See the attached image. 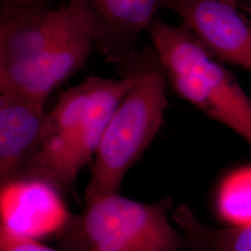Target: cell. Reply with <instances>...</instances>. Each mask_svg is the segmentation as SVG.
Here are the masks:
<instances>
[{
    "instance_id": "obj_1",
    "label": "cell",
    "mask_w": 251,
    "mask_h": 251,
    "mask_svg": "<svg viewBox=\"0 0 251 251\" xmlns=\"http://www.w3.org/2000/svg\"><path fill=\"white\" fill-rule=\"evenodd\" d=\"M147 33L174 92L251 146V99L224 63L184 24L173 26L155 18Z\"/></svg>"
},
{
    "instance_id": "obj_2",
    "label": "cell",
    "mask_w": 251,
    "mask_h": 251,
    "mask_svg": "<svg viewBox=\"0 0 251 251\" xmlns=\"http://www.w3.org/2000/svg\"><path fill=\"white\" fill-rule=\"evenodd\" d=\"M171 197L142 203L113 194L87 204L71 214L57 241L63 251H179L187 242L173 228Z\"/></svg>"
},
{
    "instance_id": "obj_3",
    "label": "cell",
    "mask_w": 251,
    "mask_h": 251,
    "mask_svg": "<svg viewBox=\"0 0 251 251\" xmlns=\"http://www.w3.org/2000/svg\"><path fill=\"white\" fill-rule=\"evenodd\" d=\"M168 81L150 49L144 73L109 120L94 154L86 204L118 194L123 179L161 128L169 105Z\"/></svg>"
},
{
    "instance_id": "obj_4",
    "label": "cell",
    "mask_w": 251,
    "mask_h": 251,
    "mask_svg": "<svg viewBox=\"0 0 251 251\" xmlns=\"http://www.w3.org/2000/svg\"><path fill=\"white\" fill-rule=\"evenodd\" d=\"M165 0H69L68 6L109 63L122 71L139 51L136 42L147 31Z\"/></svg>"
},
{
    "instance_id": "obj_5",
    "label": "cell",
    "mask_w": 251,
    "mask_h": 251,
    "mask_svg": "<svg viewBox=\"0 0 251 251\" xmlns=\"http://www.w3.org/2000/svg\"><path fill=\"white\" fill-rule=\"evenodd\" d=\"M199 42L222 63L251 73V19L235 0H165Z\"/></svg>"
},
{
    "instance_id": "obj_6",
    "label": "cell",
    "mask_w": 251,
    "mask_h": 251,
    "mask_svg": "<svg viewBox=\"0 0 251 251\" xmlns=\"http://www.w3.org/2000/svg\"><path fill=\"white\" fill-rule=\"evenodd\" d=\"M70 7L1 9L0 80L36 62L75 21Z\"/></svg>"
},
{
    "instance_id": "obj_7",
    "label": "cell",
    "mask_w": 251,
    "mask_h": 251,
    "mask_svg": "<svg viewBox=\"0 0 251 251\" xmlns=\"http://www.w3.org/2000/svg\"><path fill=\"white\" fill-rule=\"evenodd\" d=\"M93 46L89 32L76 18L35 63L0 80V92L45 103L54 90L83 67Z\"/></svg>"
},
{
    "instance_id": "obj_8",
    "label": "cell",
    "mask_w": 251,
    "mask_h": 251,
    "mask_svg": "<svg viewBox=\"0 0 251 251\" xmlns=\"http://www.w3.org/2000/svg\"><path fill=\"white\" fill-rule=\"evenodd\" d=\"M62 194L50 183L35 178L1 184V225L36 239L56 235L71 215Z\"/></svg>"
},
{
    "instance_id": "obj_9",
    "label": "cell",
    "mask_w": 251,
    "mask_h": 251,
    "mask_svg": "<svg viewBox=\"0 0 251 251\" xmlns=\"http://www.w3.org/2000/svg\"><path fill=\"white\" fill-rule=\"evenodd\" d=\"M45 103L0 92V183L18 179L35 156L48 113Z\"/></svg>"
},
{
    "instance_id": "obj_10",
    "label": "cell",
    "mask_w": 251,
    "mask_h": 251,
    "mask_svg": "<svg viewBox=\"0 0 251 251\" xmlns=\"http://www.w3.org/2000/svg\"><path fill=\"white\" fill-rule=\"evenodd\" d=\"M171 217L184 236L188 251H251V225L210 226L186 204L174 207Z\"/></svg>"
},
{
    "instance_id": "obj_11",
    "label": "cell",
    "mask_w": 251,
    "mask_h": 251,
    "mask_svg": "<svg viewBox=\"0 0 251 251\" xmlns=\"http://www.w3.org/2000/svg\"><path fill=\"white\" fill-rule=\"evenodd\" d=\"M216 205L219 215L229 225H251V169L234 171L225 178Z\"/></svg>"
},
{
    "instance_id": "obj_12",
    "label": "cell",
    "mask_w": 251,
    "mask_h": 251,
    "mask_svg": "<svg viewBox=\"0 0 251 251\" xmlns=\"http://www.w3.org/2000/svg\"><path fill=\"white\" fill-rule=\"evenodd\" d=\"M0 251H56L36 238L0 225Z\"/></svg>"
},
{
    "instance_id": "obj_13",
    "label": "cell",
    "mask_w": 251,
    "mask_h": 251,
    "mask_svg": "<svg viewBox=\"0 0 251 251\" xmlns=\"http://www.w3.org/2000/svg\"><path fill=\"white\" fill-rule=\"evenodd\" d=\"M45 0H1V9H18L39 6Z\"/></svg>"
}]
</instances>
